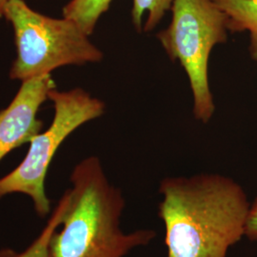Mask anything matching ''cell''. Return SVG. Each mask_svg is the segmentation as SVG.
<instances>
[{"mask_svg": "<svg viewBox=\"0 0 257 257\" xmlns=\"http://www.w3.org/2000/svg\"><path fill=\"white\" fill-rule=\"evenodd\" d=\"M158 191L166 257H227L245 236L250 203L229 176H170L160 181Z\"/></svg>", "mask_w": 257, "mask_h": 257, "instance_id": "cell-1", "label": "cell"}, {"mask_svg": "<svg viewBox=\"0 0 257 257\" xmlns=\"http://www.w3.org/2000/svg\"><path fill=\"white\" fill-rule=\"evenodd\" d=\"M70 180L69 202L51 239L50 257H126L156 238L150 229L122 230L125 197L109 181L97 156L76 164Z\"/></svg>", "mask_w": 257, "mask_h": 257, "instance_id": "cell-2", "label": "cell"}, {"mask_svg": "<svg viewBox=\"0 0 257 257\" xmlns=\"http://www.w3.org/2000/svg\"><path fill=\"white\" fill-rule=\"evenodd\" d=\"M4 18L13 26L17 57L10 78L26 81L59 67L96 63L104 57L74 21L53 19L30 8L24 0H11Z\"/></svg>", "mask_w": 257, "mask_h": 257, "instance_id": "cell-3", "label": "cell"}, {"mask_svg": "<svg viewBox=\"0 0 257 257\" xmlns=\"http://www.w3.org/2000/svg\"><path fill=\"white\" fill-rule=\"evenodd\" d=\"M172 21L156 37L173 61H179L189 78L194 118L208 123L215 112L209 80L214 47L228 39V18L212 0H174Z\"/></svg>", "mask_w": 257, "mask_h": 257, "instance_id": "cell-4", "label": "cell"}, {"mask_svg": "<svg viewBox=\"0 0 257 257\" xmlns=\"http://www.w3.org/2000/svg\"><path fill=\"white\" fill-rule=\"evenodd\" d=\"M54 103L55 117L46 132L39 133L30 142L22 162L8 175L0 178V198L12 193L30 197L40 217L51 212V202L45 190L47 173L58 148L75 130L100 117L105 103L81 88L49 93Z\"/></svg>", "mask_w": 257, "mask_h": 257, "instance_id": "cell-5", "label": "cell"}, {"mask_svg": "<svg viewBox=\"0 0 257 257\" xmlns=\"http://www.w3.org/2000/svg\"><path fill=\"white\" fill-rule=\"evenodd\" d=\"M55 89L51 74L28 79L9 106L0 111V161L41 132L43 122L37 118V112Z\"/></svg>", "mask_w": 257, "mask_h": 257, "instance_id": "cell-6", "label": "cell"}, {"mask_svg": "<svg viewBox=\"0 0 257 257\" xmlns=\"http://www.w3.org/2000/svg\"><path fill=\"white\" fill-rule=\"evenodd\" d=\"M228 18L231 33L248 32L249 53L257 59V0H212Z\"/></svg>", "mask_w": 257, "mask_h": 257, "instance_id": "cell-7", "label": "cell"}, {"mask_svg": "<svg viewBox=\"0 0 257 257\" xmlns=\"http://www.w3.org/2000/svg\"><path fill=\"white\" fill-rule=\"evenodd\" d=\"M69 202L67 191L61 196L60 200L55 206L45 227L39 233L38 237L23 251H17L13 248H1L0 257H50V243L55 230L61 225L65 211Z\"/></svg>", "mask_w": 257, "mask_h": 257, "instance_id": "cell-8", "label": "cell"}, {"mask_svg": "<svg viewBox=\"0 0 257 257\" xmlns=\"http://www.w3.org/2000/svg\"><path fill=\"white\" fill-rule=\"evenodd\" d=\"M111 1L71 0L63 8V18L74 21L90 37L102 15L110 8Z\"/></svg>", "mask_w": 257, "mask_h": 257, "instance_id": "cell-9", "label": "cell"}, {"mask_svg": "<svg viewBox=\"0 0 257 257\" xmlns=\"http://www.w3.org/2000/svg\"><path fill=\"white\" fill-rule=\"evenodd\" d=\"M174 0H133L132 22L138 33L153 31L171 11Z\"/></svg>", "mask_w": 257, "mask_h": 257, "instance_id": "cell-10", "label": "cell"}, {"mask_svg": "<svg viewBox=\"0 0 257 257\" xmlns=\"http://www.w3.org/2000/svg\"><path fill=\"white\" fill-rule=\"evenodd\" d=\"M245 236L252 242H257V197L253 202L250 203Z\"/></svg>", "mask_w": 257, "mask_h": 257, "instance_id": "cell-11", "label": "cell"}, {"mask_svg": "<svg viewBox=\"0 0 257 257\" xmlns=\"http://www.w3.org/2000/svg\"><path fill=\"white\" fill-rule=\"evenodd\" d=\"M11 0H0V19L4 18L5 15V10Z\"/></svg>", "mask_w": 257, "mask_h": 257, "instance_id": "cell-12", "label": "cell"}]
</instances>
